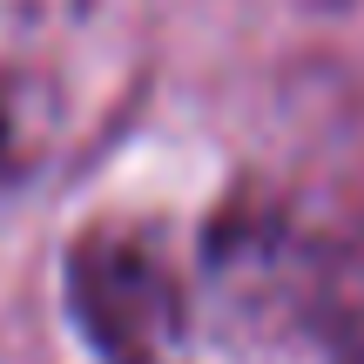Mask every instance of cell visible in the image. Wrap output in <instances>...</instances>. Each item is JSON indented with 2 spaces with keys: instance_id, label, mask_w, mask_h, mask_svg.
<instances>
[{
  "instance_id": "cell-1",
  "label": "cell",
  "mask_w": 364,
  "mask_h": 364,
  "mask_svg": "<svg viewBox=\"0 0 364 364\" xmlns=\"http://www.w3.org/2000/svg\"><path fill=\"white\" fill-rule=\"evenodd\" d=\"M68 304H75L102 364H182V284L156 236L88 230L68 250Z\"/></svg>"
},
{
  "instance_id": "cell-2",
  "label": "cell",
  "mask_w": 364,
  "mask_h": 364,
  "mask_svg": "<svg viewBox=\"0 0 364 364\" xmlns=\"http://www.w3.org/2000/svg\"><path fill=\"white\" fill-rule=\"evenodd\" d=\"M0 176H7V115H0Z\"/></svg>"
}]
</instances>
